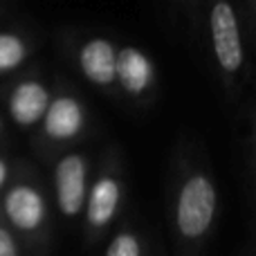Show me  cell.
<instances>
[{
    "instance_id": "obj_6",
    "label": "cell",
    "mask_w": 256,
    "mask_h": 256,
    "mask_svg": "<svg viewBox=\"0 0 256 256\" xmlns=\"http://www.w3.org/2000/svg\"><path fill=\"white\" fill-rule=\"evenodd\" d=\"M86 120V106L74 92H56L50 97L48 110L40 120V130L48 142L63 146L84 135Z\"/></svg>"
},
{
    "instance_id": "obj_9",
    "label": "cell",
    "mask_w": 256,
    "mask_h": 256,
    "mask_svg": "<svg viewBox=\"0 0 256 256\" xmlns=\"http://www.w3.org/2000/svg\"><path fill=\"white\" fill-rule=\"evenodd\" d=\"M115 63L117 45L106 36H90L76 50V66L88 84L97 88H112L115 86Z\"/></svg>"
},
{
    "instance_id": "obj_14",
    "label": "cell",
    "mask_w": 256,
    "mask_h": 256,
    "mask_svg": "<svg viewBox=\"0 0 256 256\" xmlns=\"http://www.w3.org/2000/svg\"><path fill=\"white\" fill-rule=\"evenodd\" d=\"M0 132H2V117H0Z\"/></svg>"
},
{
    "instance_id": "obj_1",
    "label": "cell",
    "mask_w": 256,
    "mask_h": 256,
    "mask_svg": "<svg viewBox=\"0 0 256 256\" xmlns=\"http://www.w3.org/2000/svg\"><path fill=\"white\" fill-rule=\"evenodd\" d=\"M218 186L207 164H189L178 176L171 196V222L182 250H200L218 218Z\"/></svg>"
},
{
    "instance_id": "obj_3",
    "label": "cell",
    "mask_w": 256,
    "mask_h": 256,
    "mask_svg": "<svg viewBox=\"0 0 256 256\" xmlns=\"http://www.w3.org/2000/svg\"><path fill=\"white\" fill-rule=\"evenodd\" d=\"M209 43L225 84L234 86L245 70V43L238 12L227 0H218L209 9Z\"/></svg>"
},
{
    "instance_id": "obj_5",
    "label": "cell",
    "mask_w": 256,
    "mask_h": 256,
    "mask_svg": "<svg viewBox=\"0 0 256 256\" xmlns=\"http://www.w3.org/2000/svg\"><path fill=\"white\" fill-rule=\"evenodd\" d=\"M90 186V162L84 153L70 150L54 164V202L66 220L84 216V204Z\"/></svg>"
},
{
    "instance_id": "obj_13",
    "label": "cell",
    "mask_w": 256,
    "mask_h": 256,
    "mask_svg": "<svg viewBox=\"0 0 256 256\" xmlns=\"http://www.w3.org/2000/svg\"><path fill=\"white\" fill-rule=\"evenodd\" d=\"M12 178H14V166H12V162H9L4 155H0V194L7 189V184L12 182Z\"/></svg>"
},
{
    "instance_id": "obj_7",
    "label": "cell",
    "mask_w": 256,
    "mask_h": 256,
    "mask_svg": "<svg viewBox=\"0 0 256 256\" xmlns=\"http://www.w3.org/2000/svg\"><path fill=\"white\" fill-rule=\"evenodd\" d=\"M115 86L130 99H144L155 86V63L144 50L135 45L117 48Z\"/></svg>"
},
{
    "instance_id": "obj_10",
    "label": "cell",
    "mask_w": 256,
    "mask_h": 256,
    "mask_svg": "<svg viewBox=\"0 0 256 256\" xmlns=\"http://www.w3.org/2000/svg\"><path fill=\"white\" fill-rule=\"evenodd\" d=\"M30 58V43L22 34L2 30L0 32V76L12 74Z\"/></svg>"
},
{
    "instance_id": "obj_4",
    "label": "cell",
    "mask_w": 256,
    "mask_h": 256,
    "mask_svg": "<svg viewBox=\"0 0 256 256\" xmlns=\"http://www.w3.org/2000/svg\"><path fill=\"white\" fill-rule=\"evenodd\" d=\"M124 202V176L117 160H106L97 178L90 182L84 204V222L88 240H97L115 222Z\"/></svg>"
},
{
    "instance_id": "obj_11",
    "label": "cell",
    "mask_w": 256,
    "mask_h": 256,
    "mask_svg": "<svg viewBox=\"0 0 256 256\" xmlns=\"http://www.w3.org/2000/svg\"><path fill=\"white\" fill-rule=\"evenodd\" d=\"M104 256H144V240L135 230L124 227L108 240Z\"/></svg>"
},
{
    "instance_id": "obj_12",
    "label": "cell",
    "mask_w": 256,
    "mask_h": 256,
    "mask_svg": "<svg viewBox=\"0 0 256 256\" xmlns=\"http://www.w3.org/2000/svg\"><path fill=\"white\" fill-rule=\"evenodd\" d=\"M0 256H20V243L2 222H0Z\"/></svg>"
},
{
    "instance_id": "obj_2",
    "label": "cell",
    "mask_w": 256,
    "mask_h": 256,
    "mask_svg": "<svg viewBox=\"0 0 256 256\" xmlns=\"http://www.w3.org/2000/svg\"><path fill=\"white\" fill-rule=\"evenodd\" d=\"M0 214L2 225L14 232V236L40 238L48 232V198L45 191L34 180H12L0 194Z\"/></svg>"
},
{
    "instance_id": "obj_8",
    "label": "cell",
    "mask_w": 256,
    "mask_h": 256,
    "mask_svg": "<svg viewBox=\"0 0 256 256\" xmlns=\"http://www.w3.org/2000/svg\"><path fill=\"white\" fill-rule=\"evenodd\" d=\"M50 97H52V92L40 79H36V76L20 79L18 84L12 86V90L7 94L9 120L22 130L38 126L45 110H48Z\"/></svg>"
}]
</instances>
